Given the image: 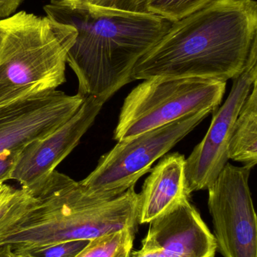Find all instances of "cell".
<instances>
[{"label": "cell", "instance_id": "obj_11", "mask_svg": "<svg viewBox=\"0 0 257 257\" xmlns=\"http://www.w3.org/2000/svg\"><path fill=\"white\" fill-rule=\"evenodd\" d=\"M140 250L131 257H214V234L190 200L149 223Z\"/></svg>", "mask_w": 257, "mask_h": 257}, {"label": "cell", "instance_id": "obj_3", "mask_svg": "<svg viewBox=\"0 0 257 257\" xmlns=\"http://www.w3.org/2000/svg\"><path fill=\"white\" fill-rule=\"evenodd\" d=\"M134 187L110 200H100L80 181L55 170L30 190L39 202L4 244L17 251L68 240L91 241L137 228Z\"/></svg>", "mask_w": 257, "mask_h": 257}, {"label": "cell", "instance_id": "obj_12", "mask_svg": "<svg viewBox=\"0 0 257 257\" xmlns=\"http://www.w3.org/2000/svg\"><path fill=\"white\" fill-rule=\"evenodd\" d=\"M191 194L185 157L178 152L163 156L137 193L138 224L151 223L181 202L190 200Z\"/></svg>", "mask_w": 257, "mask_h": 257}, {"label": "cell", "instance_id": "obj_17", "mask_svg": "<svg viewBox=\"0 0 257 257\" xmlns=\"http://www.w3.org/2000/svg\"><path fill=\"white\" fill-rule=\"evenodd\" d=\"M89 241L88 240H68L14 252L30 257H74L89 244Z\"/></svg>", "mask_w": 257, "mask_h": 257}, {"label": "cell", "instance_id": "obj_15", "mask_svg": "<svg viewBox=\"0 0 257 257\" xmlns=\"http://www.w3.org/2000/svg\"><path fill=\"white\" fill-rule=\"evenodd\" d=\"M137 228H127L91 240L74 257H117L119 253L132 249Z\"/></svg>", "mask_w": 257, "mask_h": 257}, {"label": "cell", "instance_id": "obj_6", "mask_svg": "<svg viewBox=\"0 0 257 257\" xmlns=\"http://www.w3.org/2000/svg\"><path fill=\"white\" fill-rule=\"evenodd\" d=\"M212 113L199 111L117 145L100 158L96 168L82 181L86 190L100 200L107 201L120 196L135 186L142 176L150 172L158 159Z\"/></svg>", "mask_w": 257, "mask_h": 257}, {"label": "cell", "instance_id": "obj_23", "mask_svg": "<svg viewBox=\"0 0 257 257\" xmlns=\"http://www.w3.org/2000/svg\"><path fill=\"white\" fill-rule=\"evenodd\" d=\"M131 250H132V249H128V250H124L122 253H119L117 257H131Z\"/></svg>", "mask_w": 257, "mask_h": 257}, {"label": "cell", "instance_id": "obj_25", "mask_svg": "<svg viewBox=\"0 0 257 257\" xmlns=\"http://www.w3.org/2000/svg\"><path fill=\"white\" fill-rule=\"evenodd\" d=\"M2 41H3V37H2L1 32H0V50H1Z\"/></svg>", "mask_w": 257, "mask_h": 257}, {"label": "cell", "instance_id": "obj_24", "mask_svg": "<svg viewBox=\"0 0 257 257\" xmlns=\"http://www.w3.org/2000/svg\"><path fill=\"white\" fill-rule=\"evenodd\" d=\"M15 257H30L26 254H23V253H16Z\"/></svg>", "mask_w": 257, "mask_h": 257}, {"label": "cell", "instance_id": "obj_14", "mask_svg": "<svg viewBox=\"0 0 257 257\" xmlns=\"http://www.w3.org/2000/svg\"><path fill=\"white\" fill-rule=\"evenodd\" d=\"M38 200L27 189L0 184V246L23 223Z\"/></svg>", "mask_w": 257, "mask_h": 257}, {"label": "cell", "instance_id": "obj_1", "mask_svg": "<svg viewBox=\"0 0 257 257\" xmlns=\"http://www.w3.org/2000/svg\"><path fill=\"white\" fill-rule=\"evenodd\" d=\"M256 42L255 0H213L172 23L136 63L131 81L161 77L226 82L241 75Z\"/></svg>", "mask_w": 257, "mask_h": 257}, {"label": "cell", "instance_id": "obj_7", "mask_svg": "<svg viewBox=\"0 0 257 257\" xmlns=\"http://www.w3.org/2000/svg\"><path fill=\"white\" fill-rule=\"evenodd\" d=\"M251 169L228 162L208 188L217 250L223 257H257V222L249 187Z\"/></svg>", "mask_w": 257, "mask_h": 257}, {"label": "cell", "instance_id": "obj_9", "mask_svg": "<svg viewBox=\"0 0 257 257\" xmlns=\"http://www.w3.org/2000/svg\"><path fill=\"white\" fill-rule=\"evenodd\" d=\"M84 99L54 90L0 106V154L22 151L46 137L71 118Z\"/></svg>", "mask_w": 257, "mask_h": 257}, {"label": "cell", "instance_id": "obj_22", "mask_svg": "<svg viewBox=\"0 0 257 257\" xmlns=\"http://www.w3.org/2000/svg\"><path fill=\"white\" fill-rule=\"evenodd\" d=\"M63 1L68 2L71 4L76 5V6H84L89 0H63Z\"/></svg>", "mask_w": 257, "mask_h": 257}, {"label": "cell", "instance_id": "obj_16", "mask_svg": "<svg viewBox=\"0 0 257 257\" xmlns=\"http://www.w3.org/2000/svg\"><path fill=\"white\" fill-rule=\"evenodd\" d=\"M211 1L213 0H143V10L175 22Z\"/></svg>", "mask_w": 257, "mask_h": 257}, {"label": "cell", "instance_id": "obj_18", "mask_svg": "<svg viewBox=\"0 0 257 257\" xmlns=\"http://www.w3.org/2000/svg\"><path fill=\"white\" fill-rule=\"evenodd\" d=\"M81 7L95 12H144L143 0H89Z\"/></svg>", "mask_w": 257, "mask_h": 257}, {"label": "cell", "instance_id": "obj_2", "mask_svg": "<svg viewBox=\"0 0 257 257\" xmlns=\"http://www.w3.org/2000/svg\"><path fill=\"white\" fill-rule=\"evenodd\" d=\"M43 9L48 18L76 30L66 63L84 97L109 99L131 82L136 63L173 23L148 12H92L63 0H51Z\"/></svg>", "mask_w": 257, "mask_h": 257}, {"label": "cell", "instance_id": "obj_21", "mask_svg": "<svg viewBox=\"0 0 257 257\" xmlns=\"http://www.w3.org/2000/svg\"><path fill=\"white\" fill-rule=\"evenodd\" d=\"M16 253L9 244L0 246V257H15Z\"/></svg>", "mask_w": 257, "mask_h": 257}, {"label": "cell", "instance_id": "obj_13", "mask_svg": "<svg viewBox=\"0 0 257 257\" xmlns=\"http://www.w3.org/2000/svg\"><path fill=\"white\" fill-rule=\"evenodd\" d=\"M228 157L253 169L257 163V80L246 98L233 126Z\"/></svg>", "mask_w": 257, "mask_h": 257}, {"label": "cell", "instance_id": "obj_10", "mask_svg": "<svg viewBox=\"0 0 257 257\" xmlns=\"http://www.w3.org/2000/svg\"><path fill=\"white\" fill-rule=\"evenodd\" d=\"M107 100L100 96H86L78 111L66 123L21 151L12 179L28 190L40 184L78 145Z\"/></svg>", "mask_w": 257, "mask_h": 257}, {"label": "cell", "instance_id": "obj_5", "mask_svg": "<svg viewBox=\"0 0 257 257\" xmlns=\"http://www.w3.org/2000/svg\"><path fill=\"white\" fill-rule=\"evenodd\" d=\"M226 82L199 78H153L131 90L121 108L113 139H131L199 111L215 112Z\"/></svg>", "mask_w": 257, "mask_h": 257}, {"label": "cell", "instance_id": "obj_8", "mask_svg": "<svg viewBox=\"0 0 257 257\" xmlns=\"http://www.w3.org/2000/svg\"><path fill=\"white\" fill-rule=\"evenodd\" d=\"M256 80L257 42L250 51L244 71L234 78L226 102L214 113L208 133L186 159V175L190 193L208 190L228 163V146L234 124Z\"/></svg>", "mask_w": 257, "mask_h": 257}, {"label": "cell", "instance_id": "obj_19", "mask_svg": "<svg viewBox=\"0 0 257 257\" xmlns=\"http://www.w3.org/2000/svg\"><path fill=\"white\" fill-rule=\"evenodd\" d=\"M21 151H4L0 154V184L12 179V172L16 166Z\"/></svg>", "mask_w": 257, "mask_h": 257}, {"label": "cell", "instance_id": "obj_4", "mask_svg": "<svg viewBox=\"0 0 257 257\" xmlns=\"http://www.w3.org/2000/svg\"><path fill=\"white\" fill-rule=\"evenodd\" d=\"M0 106L66 82L73 27L21 11L0 20Z\"/></svg>", "mask_w": 257, "mask_h": 257}, {"label": "cell", "instance_id": "obj_20", "mask_svg": "<svg viewBox=\"0 0 257 257\" xmlns=\"http://www.w3.org/2000/svg\"><path fill=\"white\" fill-rule=\"evenodd\" d=\"M24 0H0V20L16 13Z\"/></svg>", "mask_w": 257, "mask_h": 257}]
</instances>
